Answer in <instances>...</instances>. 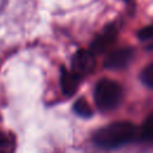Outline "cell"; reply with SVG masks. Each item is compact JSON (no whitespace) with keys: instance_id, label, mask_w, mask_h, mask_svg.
I'll return each instance as SVG.
<instances>
[{"instance_id":"cell-9","label":"cell","mask_w":153,"mask_h":153,"mask_svg":"<svg viewBox=\"0 0 153 153\" xmlns=\"http://www.w3.org/2000/svg\"><path fill=\"white\" fill-rule=\"evenodd\" d=\"M141 136L143 140L153 141V112L145 120L141 128Z\"/></svg>"},{"instance_id":"cell-10","label":"cell","mask_w":153,"mask_h":153,"mask_svg":"<svg viewBox=\"0 0 153 153\" xmlns=\"http://www.w3.org/2000/svg\"><path fill=\"white\" fill-rule=\"evenodd\" d=\"M139 38L145 42L148 48L153 49V25L146 26L139 31Z\"/></svg>"},{"instance_id":"cell-8","label":"cell","mask_w":153,"mask_h":153,"mask_svg":"<svg viewBox=\"0 0 153 153\" xmlns=\"http://www.w3.org/2000/svg\"><path fill=\"white\" fill-rule=\"evenodd\" d=\"M14 147V141L12 135L0 130V153H12Z\"/></svg>"},{"instance_id":"cell-7","label":"cell","mask_w":153,"mask_h":153,"mask_svg":"<svg viewBox=\"0 0 153 153\" xmlns=\"http://www.w3.org/2000/svg\"><path fill=\"white\" fill-rule=\"evenodd\" d=\"M73 109H74L75 114H78L79 116L85 117V118L92 116V112H93V111H92V108L90 106V104H88L84 98H79V99L74 103Z\"/></svg>"},{"instance_id":"cell-6","label":"cell","mask_w":153,"mask_h":153,"mask_svg":"<svg viewBox=\"0 0 153 153\" xmlns=\"http://www.w3.org/2000/svg\"><path fill=\"white\" fill-rule=\"evenodd\" d=\"M81 78L79 75H76L75 73H73L72 71H67L65 68L61 69V88L62 92L66 96H72L74 94V92L76 91L79 84H80Z\"/></svg>"},{"instance_id":"cell-5","label":"cell","mask_w":153,"mask_h":153,"mask_svg":"<svg viewBox=\"0 0 153 153\" xmlns=\"http://www.w3.org/2000/svg\"><path fill=\"white\" fill-rule=\"evenodd\" d=\"M117 39V30L115 25H109L104 29V31L98 35L91 44V53L102 54L111 48V45Z\"/></svg>"},{"instance_id":"cell-3","label":"cell","mask_w":153,"mask_h":153,"mask_svg":"<svg viewBox=\"0 0 153 153\" xmlns=\"http://www.w3.org/2000/svg\"><path fill=\"white\" fill-rule=\"evenodd\" d=\"M94 65H96L94 54L88 50L80 49L72 57V72L79 75L80 78L91 73L92 69L94 68Z\"/></svg>"},{"instance_id":"cell-4","label":"cell","mask_w":153,"mask_h":153,"mask_svg":"<svg viewBox=\"0 0 153 153\" xmlns=\"http://www.w3.org/2000/svg\"><path fill=\"white\" fill-rule=\"evenodd\" d=\"M134 56V50L129 47L118 48L108 54L104 60V66L109 69H122L129 65Z\"/></svg>"},{"instance_id":"cell-1","label":"cell","mask_w":153,"mask_h":153,"mask_svg":"<svg viewBox=\"0 0 153 153\" xmlns=\"http://www.w3.org/2000/svg\"><path fill=\"white\" fill-rule=\"evenodd\" d=\"M136 133L135 127L130 122H114L102 127L93 135L94 143L105 149L117 148L131 141Z\"/></svg>"},{"instance_id":"cell-2","label":"cell","mask_w":153,"mask_h":153,"mask_svg":"<svg viewBox=\"0 0 153 153\" xmlns=\"http://www.w3.org/2000/svg\"><path fill=\"white\" fill-rule=\"evenodd\" d=\"M94 102L99 110L110 111L115 109L123 98L122 86L111 79H102L94 87Z\"/></svg>"},{"instance_id":"cell-11","label":"cell","mask_w":153,"mask_h":153,"mask_svg":"<svg viewBox=\"0 0 153 153\" xmlns=\"http://www.w3.org/2000/svg\"><path fill=\"white\" fill-rule=\"evenodd\" d=\"M141 78H142V81H143L148 87L153 88V62L149 63V65L142 71Z\"/></svg>"}]
</instances>
